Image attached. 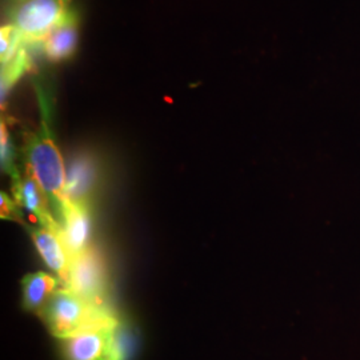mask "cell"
Masks as SVG:
<instances>
[{"label":"cell","instance_id":"obj_1","mask_svg":"<svg viewBox=\"0 0 360 360\" xmlns=\"http://www.w3.org/2000/svg\"><path fill=\"white\" fill-rule=\"evenodd\" d=\"M40 105L43 108V117L40 129L37 132L26 135L23 155L28 172L47 195L50 205L58 217L65 206V159L52 136L49 123V104L43 101V95L39 91Z\"/></svg>","mask_w":360,"mask_h":360},{"label":"cell","instance_id":"obj_2","mask_svg":"<svg viewBox=\"0 0 360 360\" xmlns=\"http://www.w3.org/2000/svg\"><path fill=\"white\" fill-rule=\"evenodd\" d=\"M39 316L60 340L94 326L119 321L105 306L94 304L67 287L56 290Z\"/></svg>","mask_w":360,"mask_h":360},{"label":"cell","instance_id":"obj_3","mask_svg":"<svg viewBox=\"0 0 360 360\" xmlns=\"http://www.w3.org/2000/svg\"><path fill=\"white\" fill-rule=\"evenodd\" d=\"M70 0H20L10 3V25L28 44H41L71 13Z\"/></svg>","mask_w":360,"mask_h":360},{"label":"cell","instance_id":"obj_4","mask_svg":"<svg viewBox=\"0 0 360 360\" xmlns=\"http://www.w3.org/2000/svg\"><path fill=\"white\" fill-rule=\"evenodd\" d=\"M65 284L91 303L104 306L110 291V276L101 252L91 247L72 257Z\"/></svg>","mask_w":360,"mask_h":360},{"label":"cell","instance_id":"obj_5","mask_svg":"<svg viewBox=\"0 0 360 360\" xmlns=\"http://www.w3.org/2000/svg\"><path fill=\"white\" fill-rule=\"evenodd\" d=\"M102 178V166L96 155L79 151L68 162L65 175V199L77 205H91Z\"/></svg>","mask_w":360,"mask_h":360},{"label":"cell","instance_id":"obj_6","mask_svg":"<svg viewBox=\"0 0 360 360\" xmlns=\"http://www.w3.org/2000/svg\"><path fill=\"white\" fill-rule=\"evenodd\" d=\"M119 321L86 328L62 339L65 360H108L111 335Z\"/></svg>","mask_w":360,"mask_h":360},{"label":"cell","instance_id":"obj_7","mask_svg":"<svg viewBox=\"0 0 360 360\" xmlns=\"http://www.w3.org/2000/svg\"><path fill=\"white\" fill-rule=\"evenodd\" d=\"M91 205H77L65 202L59 215V224L67 250L71 257H77L91 248Z\"/></svg>","mask_w":360,"mask_h":360},{"label":"cell","instance_id":"obj_8","mask_svg":"<svg viewBox=\"0 0 360 360\" xmlns=\"http://www.w3.org/2000/svg\"><path fill=\"white\" fill-rule=\"evenodd\" d=\"M13 199L20 207H23L30 215L37 219L39 224L44 229L60 230L59 221L53 218L49 210V198L38 181L28 172L26 175H18L13 179Z\"/></svg>","mask_w":360,"mask_h":360},{"label":"cell","instance_id":"obj_9","mask_svg":"<svg viewBox=\"0 0 360 360\" xmlns=\"http://www.w3.org/2000/svg\"><path fill=\"white\" fill-rule=\"evenodd\" d=\"M30 233L46 266L51 269L65 283L72 257L67 250L62 230H50L40 226L30 229Z\"/></svg>","mask_w":360,"mask_h":360},{"label":"cell","instance_id":"obj_10","mask_svg":"<svg viewBox=\"0 0 360 360\" xmlns=\"http://www.w3.org/2000/svg\"><path fill=\"white\" fill-rule=\"evenodd\" d=\"M77 44L79 16L77 11H71L65 22L53 28L50 35L43 40L41 49L51 63H62L70 60L77 53Z\"/></svg>","mask_w":360,"mask_h":360},{"label":"cell","instance_id":"obj_11","mask_svg":"<svg viewBox=\"0 0 360 360\" xmlns=\"http://www.w3.org/2000/svg\"><path fill=\"white\" fill-rule=\"evenodd\" d=\"M58 290V281L47 272L28 274L22 279V300L27 311L40 314Z\"/></svg>","mask_w":360,"mask_h":360},{"label":"cell","instance_id":"obj_12","mask_svg":"<svg viewBox=\"0 0 360 360\" xmlns=\"http://www.w3.org/2000/svg\"><path fill=\"white\" fill-rule=\"evenodd\" d=\"M134 348V335L127 324L119 321L111 335L108 360H129Z\"/></svg>","mask_w":360,"mask_h":360},{"label":"cell","instance_id":"obj_13","mask_svg":"<svg viewBox=\"0 0 360 360\" xmlns=\"http://www.w3.org/2000/svg\"><path fill=\"white\" fill-rule=\"evenodd\" d=\"M0 160H1V169L7 172L13 179L18 175H20L15 166V150H13L10 132L4 123V119H1V124H0Z\"/></svg>","mask_w":360,"mask_h":360},{"label":"cell","instance_id":"obj_14","mask_svg":"<svg viewBox=\"0 0 360 360\" xmlns=\"http://www.w3.org/2000/svg\"><path fill=\"white\" fill-rule=\"evenodd\" d=\"M19 205L11 199L7 193H1L0 195V215L1 219L22 221V211L19 210Z\"/></svg>","mask_w":360,"mask_h":360},{"label":"cell","instance_id":"obj_15","mask_svg":"<svg viewBox=\"0 0 360 360\" xmlns=\"http://www.w3.org/2000/svg\"><path fill=\"white\" fill-rule=\"evenodd\" d=\"M15 1H20V0H10V3H15Z\"/></svg>","mask_w":360,"mask_h":360}]
</instances>
